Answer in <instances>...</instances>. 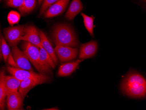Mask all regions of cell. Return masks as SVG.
Wrapping results in <instances>:
<instances>
[{"label":"cell","mask_w":146,"mask_h":110,"mask_svg":"<svg viewBox=\"0 0 146 110\" xmlns=\"http://www.w3.org/2000/svg\"><path fill=\"white\" fill-rule=\"evenodd\" d=\"M122 92L132 98H144L146 95V80L140 74L131 73L124 79L121 85Z\"/></svg>","instance_id":"6da1fadb"},{"label":"cell","mask_w":146,"mask_h":110,"mask_svg":"<svg viewBox=\"0 0 146 110\" xmlns=\"http://www.w3.org/2000/svg\"><path fill=\"white\" fill-rule=\"evenodd\" d=\"M52 39L56 46L78 47V41L74 29L69 25L60 23L54 28Z\"/></svg>","instance_id":"7a4b0ae2"},{"label":"cell","mask_w":146,"mask_h":110,"mask_svg":"<svg viewBox=\"0 0 146 110\" xmlns=\"http://www.w3.org/2000/svg\"><path fill=\"white\" fill-rule=\"evenodd\" d=\"M24 41L22 44L23 51L27 56L29 61L38 71L39 73L52 74L51 69L46 67L41 61L39 48L28 42Z\"/></svg>","instance_id":"3957f363"},{"label":"cell","mask_w":146,"mask_h":110,"mask_svg":"<svg viewBox=\"0 0 146 110\" xmlns=\"http://www.w3.org/2000/svg\"><path fill=\"white\" fill-rule=\"evenodd\" d=\"M50 79V77L47 74H45L42 77L38 78L26 79L21 81L18 91L24 100L25 96L32 89L37 85L49 82Z\"/></svg>","instance_id":"277c9868"},{"label":"cell","mask_w":146,"mask_h":110,"mask_svg":"<svg viewBox=\"0 0 146 110\" xmlns=\"http://www.w3.org/2000/svg\"><path fill=\"white\" fill-rule=\"evenodd\" d=\"M24 25H22L9 27L4 29L5 38L10 46H17L21 41V37L24 34Z\"/></svg>","instance_id":"5b68a950"},{"label":"cell","mask_w":146,"mask_h":110,"mask_svg":"<svg viewBox=\"0 0 146 110\" xmlns=\"http://www.w3.org/2000/svg\"><path fill=\"white\" fill-rule=\"evenodd\" d=\"M11 54L18 68L33 71L27 56L23 51L20 50L17 46L12 47Z\"/></svg>","instance_id":"8992f818"},{"label":"cell","mask_w":146,"mask_h":110,"mask_svg":"<svg viewBox=\"0 0 146 110\" xmlns=\"http://www.w3.org/2000/svg\"><path fill=\"white\" fill-rule=\"evenodd\" d=\"M54 50L57 57L62 62L75 59L78 54V49L76 47L56 46Z\"/></svg>","instance_id":"52a82bcc"},{"label":"cell","mask_w":146,"mask_h":110,"mask_svg":"<svg viewBox=\"0 0 146 110\" xmlns=\"http://www.w3.org/2000/svg\"><path fill=\"white\" fill-rule=\"evenodd\" d=\"M21 40L28 42L38 48L42 47L38 31L33 25L25 27L24 34L21 37Z\"/></svg>","instance_id":"ba28073f"},{"label":"cell","mask_w":146,"mask_h":110,"mask_svg":"<svg viewBox=\"0 0 146 110\" xmlns=\"http://www.w3.org/2000/svg\"><path fill=\"white\" fill-rule=\"evenodd\" d=\"M7 70L11 75L21 81L26 79L42 77L45 75V74L37 73L34 71L26 70L13 66H8Z\"/></svg>","instance_id":"9c48e42d"},{"label":"cell","mask_w":146,"mask_h":110,"mask_svg":"<svg viewBox=\"0 0 146 110\" xmlns=\"http://www.w3.org/2000/svg\"><path fill=\"white\" fill-rule=\"evenodd\" d=\"M69 1L70 0H58L44 12V16L50 18L60 15L64 11Z\"/></svg>","instance_id":"30bf717a"},{"label":"cell","mask_w":146,"mask_h":110,"mask_svg":"<svg viewBox=\"0 0 146 110\" xmlns=\"http://www.w3.org/2000/svg\"><path fill=\"white\" fill-rule=\"evenodd\" d=\"M98 50V43L96 41H92L82 44L80 47L79 57L83 60L93 57L96 54Z\"/></svg>","instance_id":"8fae6325"},{"label":"cell","mask_w":146,"mask_h":110,"mask_svg":"<svg viewBox=\"0 0 146 110\" xmlns=\"http://www.w3.org/2000/svg\"><path fill=\"white\" fill-rule=\"evenodd\" d=\"M23 101L19 91L7 93V107L8 110H23Z\"/></svg>","instance_id":"7c38bea8"},{"label":"cell","mask_w":146,"mask_h":110,"mask_svg":"<svg viewBox=\"0 0 146 110\" xmlns=\"http://www.w3.org/2000/svg\"><path fill=\"white\" fill-rule=\"evenodd\" d=\"M39 37L41 41L42 47L46 50L50 56L51 57L52 60L54 62L55 64L57 65L58 64V59L54 49L53 48L50 42L49 41L47 37L46 36L44 32L42 30L38 31Z\"/></svg>","instance_id":"4fadbf2b"},{"label":"cell","mask_w":146,"mask_h":110,"mask_svg":"<svg viewBox=\"0 0 146 110\" xmlns=\"http://www.w3.org/2000/svg\"><path fill=\"white\" fill-rule=\"evenodd\" d=\"M82 61L79 59L76 61L62 64L59 68L57 75L61 77L70 75L76 69L80 63Z\"/></svg>","instance_id":"5bb4252c"},{"label":"cell","mask_w":146,"mask_h":110,"mask_svg":"<svg viewBox=\"0 0 146 110\" xmlns=\"http://www.w3.org/2000/svg\"><path fill=\"white\" fill-rule=\"evenodd\" d=\"M83 9V5L81 0H72L70 5L66 13V19L72 20Z\"/></svg>","instance_id":"9a60e30c"},{"label":"cell","mask_w":146,"mask_h":110,"mask_svg":"<svg viewBox=\"0 0 146 110\" xmlns=\"http://www.w3.org/2000/svg\"><path fill=\"white\" fill-rule=\"evenodd\" d=\"M21 81L13 75H6L5 83L7 93L18 91Z\"/></svg>","instance_id":"2e32d148"},{"label":"cell","mask_w":146,"mask_h":110,"mask_svg":"<svg viewBox=\"0 0 146 110\" xmlns=\"http://www.w3.org/2000/svg\"><path fill=\"white\" fill-rule=\"evenodd\" d=\"M5 70L0 71V110H4L5 107L7 92L5 83Z\"/></svg>","instance_id":"e0dca14e"},{"label":"cell","mask_w":146,"mask_h":110,"mask_svg":"<svg viewBox=\"0 0 146 110\" xmlns=\"http://www.w3.org/2000/svg\"><path fill=\"white\" fill-rule=\"evenodd\" d=\"M39 54L41 61L46 67L52 69L55 68L56 65L54 62L43 47L39 48Z\"/></svg>","instance_id":"ac0fdd59"},{"label":"cell","mask_w":146,"mask_h":110,"mask_svg":"<svg viewBox=\"0 0 146 110\" xmlns=\"http://www.w3.org/2000/svg\"><path fill=\"white\" fill-rule=\"evenodd\" d=\"M81 15L83 19L84 23L86 29L91 36L94 37V28L95 27L94 21L95 17L93 16H88L84 13H82Z\"/></svg>","instance_id":"d6986e66"},{"label":"cell","mask_w":146,"mask_h":110,"mask_svg":"<svg viewBox=\"0 0 146 110\" xmlns=\"http://www.w3.org/2000/svg\"><path fill=\"white\" fill-rule=\"evenodd\" d=\"M36 0H24L23 5L18 10L22 14L29 13L36 7Z\"/></svg>","instance_id":"ffe728a7"},{"label":"cell","mask_w":146,"mask_h":110,"mask_svg":"<svg viewBox=\"0 0 146 110\" xmlns=\"http://www.w3.org/2000/svg\"><path fill=\"white\" fill-rule=\"evenodd\" d=\"M20 18L21 16L19 12L15 11H11L8 14V22L10 25H14L19 23Z\"/></svg>","instance_id":"44dd1931"},{"label":"cell","mask_w":146,"mask_h":110,"mask_svg":"<svg viewBox=\"0 0 146 110\" xmlns=\"http://www.w3.org/2000/svg\"><path fill=\"white\" fill-rule=\"evenodd\" d=\"M1 50L4 61L5 62H6L11 52L9 45L7 43L6 41L3 36H2L1 39Z\"/></svg>","instance_id":"7402d4cb"},{"label":"cell","mask_w":146,"mask_h":110,"mask_svg":"<svg viewBox=\"0 0 146 110\" xmlns=\"http://www.w3.org/2000/svg\"><path fill=\"white\" fill-rule=\"evenodd\" d=\"M58 0H44L42 5L39 14L40 15L43 14L49 7H50L52 4L56 2Z\"/></svg>","instance_id":"603a6c76"},{"label":"cell","mask_w":146,"mask_h":110,"mask_svg":"<svg viewBox=\"0 0 146 110\" xmlns=\"http://www.w3.org/2000/svg\"><path fill=\"white\" fill-rule=\"evenodd\" d=\"M24 0H9L7 2V5L12 8H19L23 3Z\"/></svg>","instance_id":"cb8c5ba5"},{"label":"cell","mask_w":146,"mask_h":110,"mask_svg":"<svg viewBox=\"0 0 146 110\" xmlns=\"http://www.w3.org/2000/svg\"><path fill=\"white\" fill-rule=\"evenodd\" d=\"M7 61L9 65H10L11 66L15 67V68H18L17 65L14 59H13V56H12V54L11 53L9 54V57H8Z\"/></svg>","instance_id":"d4e9b609"},{"label":"cell","mask_w":146,"mask_h":110,"mask_svg":"<svg viewBox=\"0 0 146 110\" xmlns=\"http://www.w3.org/2000/svg\"><path fill=\"white\" fill-rule=\"evenodd\" d=\"M2 35H1V32L0 31V54L1 53V39H2Z\"/></svg>","instance_id":"484cf974"},{"label":"cell","mask_w":146,"mask_h":110,"mask_svg":"<svg viewBox=\"0 0 146 110\" xmlns=\"http://www.w3.org/2000/svg\"><path fill=\"white\" fill-rule=\"evenodd\" d=\"M44 110H59L57 107H53V108H48V109H45Z\"/></svg>","instance_id":"4316f807"},{"label":"cell","mask_w":146,"mask_h":110,"mask_svg":"<svg viewBox=\"0 0 146 110\" xmlns=\"http://www.w3.org/2000/svg\"><path fill=\"white\" fill-rule=\"evenodd\" d=\"M44 1V0H38V3L39 5H40Z\"/></svg>","instance_id":"83f0119b"},{"label":"cell","mask_w":146,"mask_h":110,"mask_svg":"<svg viewBox=\"0 0 146 110\" xmlns=\"http://www.w3.org/2000/svg\"><path fill=\"white\" fill-rule=\"evenodd\" d=\"M2 57H3V56H2V54H0V61L2 59Z\"/></svg>","instance_id":"f1b7e54d"},{"label":"cell","mask_w":146,"mask_h":110,"mask_svg":"<svg viewBox=\"0 0 146 110\" xmlns=\"http://www.w3.org/2000/svg\"><path fill=\"white\" fill-rule=\"evenodd\" d=\"M9 0H6L7 2H8V1H9Z\"/></svg>","instance_id":"f546056e"},{"label":"cell","mask_w":146,"mask_h":110,"mask_svg":"<svg viewBox=\"0 0 146 110\" xmlns=\"http://www.w3.org/2000/svg\"><path fill=\"white\" fill-rule=\"evenodd\" d=\"M143 1H146V0H143Z\"/></svg>","instance_id":"4dcf8cb0"},{"label":"cell","mask_w":146,"mask_h":110,"mask_svg":"<svg viewBox=\"0 0 146 110\" xmlns=\"http://www.w3.org/2000/svg\"><path fill=\"white\" fill-rule=\"evenodd\" d=\"M0 1H1V0H0Z\"/></svg>","instance_id":"1f68e13d"}]
</instances>
